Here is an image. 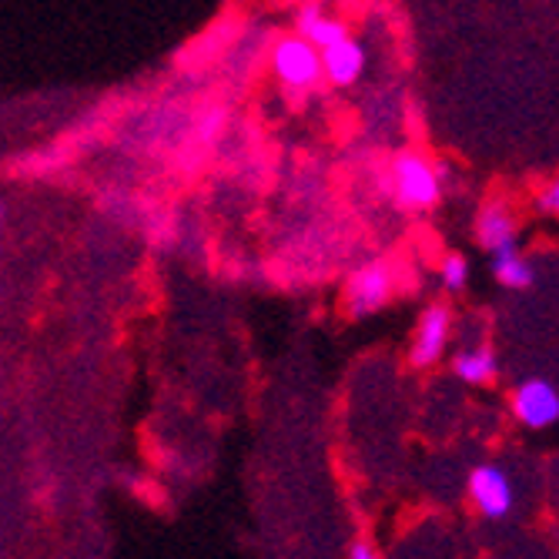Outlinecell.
Segmentation results:
<instances>
[{
  "instance_id": "1",
  "label": "cell",
  "mask_w": 559,
  "mask_h": 559,
  "mask_svg": "<svg viewBox=\"0 0 559 559\" xmlns=\"http://www.w3.org/2000/svg\"><path fill=\"white\" fill-rule=\"evenodd\" d=\"M392 188H395V198L402 209L426 212L442 198L445 185L439 178V168L429 158L416 155V151H402V155L392 162Z\"/></svg>"
},
{
  "instance_id": "2",
  "label": "cell",
  "mask_w": 559,
  "mask_h": 559,
  "mask_svg": "<svg viewBox=\"0 0 559 559\" xmlns=\"http://www.w3.org/2000/svg\"><path fill=\"white\" fill-rule=\"evenodd\" d=\"M272 71L292 91L316 87L322 81V55L316 44H309L298 34H288L278 37L272 47Z\"/></svg>"
},
{
  "instance_id": "3",
  "label": "cell",
  "mask_w": 559,
  "mask_h": 559,
  "mask_svg": "<svg viewBox=\"0 0 559 559\" xmlns=\"http://www.w3.org/2000/svg\"><path fill=\"white\" fill-rule=\"evenodd\" d=\"M452 338V309L449 305H429V309L419 316L416 335H413V348H409V362L416 369H432Z\"/></svg>"
},
{
  "instance_id": "4",
  "label": "cell",
  "mask_w": 559,
  "mask_h": 559,
  "mask_svg": "<svg viewBox=\"0 0 559 559\" xmlns=\"http://www.w3.org/2000/svg\"><path fill=\"white\" fill-rule=\"evenodd\" d=\"M389 298H392V272L382 262L359 269L345 285V309L352 319L376 316Z\"/></svg>"
},
{
  "instance_id": "5",
  "label": "cell",
  "mask_w": 559,
  "mask_h": 559,
  "mask_svg": "<svg viewBox=\"0 0 559 559\" xmlns=\"http://www.w3.org/2000/svg\"><path fill=\"white\" fill-rule=\"evenodd\" d=\"M469 499L486 520H502L513 513V483L499 466H476L469 473Z\"/></svg>"
},
{
  "instance_id": "6",
  "label": "cell",
  "mask_w": 559,
  "mask_h": 559,
  "mask_svg": "<svg viewBox=\"0 0 559 559\" xmlns=\"http://www.w3.org/2000/svg\"><path fill=\"white\" fill-rule=\"evenodd\" d=\"M513 416L526 429H546L559 423V389L546 379H530L513 392Z\"/></svg>"
},
{
  "instance_id": "7",
  "label": "cell",
  "mask_w": 559,
  "mask_h": 559,
  "mask_svg": "<svg viewBox=\"0 0 559 559\" xmlns=\"http://www.w3.org/2000/svg\"><path fill=\"white\" fill-rule=\"evenodd\" d=\"M322 55V78H329L335 87H348L362 78L366 71V47L355 40L352 34L325 50H319Z\"/></svg>"
},
{
  "instance_id": "8",
  "label": "cell",
  "mask_w": 559,
  "mask_h": 559,
  "mask_svg": "<svg viewBox=\"0 0 559 559\" xmlns=\"http://www.w3.org/2000/svg\"><path fill=\"white\" fill-rule=\"evenodd\" d=\"M516 235H520V225H516V215L510 212V205H502V201H489V205H483L479 222H476V238L483 248H489L492 255H499V251L516 248Z\"/></svg>"
},
{
  "instance_id": "9",
  "label": "cell",
  "mask_w": 559,
  "mask_h": 559,
  "mask_svg": "<svg viewBox=\"0 0 559 559\" xmlns=\"http://www.w3.org/2000/svg\"><path fill=\"white\" fill-rule=\"evenodd\" d=\"M295 24H298V37L316 44L319 50H325V47L348 37L345 21H338V17H332L325 11V0H309V4H301L298 14H295Z\"/></svg>"
},
{
  "instance_id": "10",
  "label": "cell",
  "mask_w": 559,
  "mask_h": 559,
  "mask_svg": "<svg viewBox=\"0 0 559 559\" xmlns=\"http://www.w3.org/2000/svg\"><path fill=\"white\" fill-rule=\"evenodd\" d=\"M452 372L466 385H489L496 379V372H499L496 352L489 345H473V348L455 352L452 355Z\"/></svg>"
},
{
  "instance_id": "11",
  "label": "cell",
  "mask_w": 559,
  "mask_h": 559,
  "mask_svg": "<svg viewBox=\"0 0 559 559\" xmlns=\"http://www.w3.org/2000/svg\"><path fill=\"white\" fill-rule=\"evenodd\" d=\"M492 275L499 285L513 288V292H523L533 285V265L520 255V248H510V251H499V255H492Z\"/></svg>"
},
{
  "instance_id": "12",
  "label": "cell",
  "mask_w": 559,
  "mask_h": 559,
  "mask_svg": "<svg viewBox=\"0 0 559 559\" xmlns=\"http://www.w3.org/2000/svg\"><path fill=\"white\" fill-rule=\"evenodd\" d=\"M439 278L449 292H463L469 282V262L463 255H445V262L439 265Z\"/></svg>"
},
{
  "instance_id": "13",
  "label": "cell",
  "mask_w": 559,
  "mask_h": 559,
  "mask_svg": "<svg viewBox=\"0 0 559 559\" xmlns=\"http://www.w3.org/2000/svg\"><path fill=\"white\" fill-rule=\"evenodd\" d=\"M539 212H546V215L559 218V175L543 188V194H539Z\"/></svg>"
},
{
  "instance_id": "14",
  "label": "cell",
  "mask_w": 559,
  "mask_h": 559,
  "mask_svg": "<svg viewBox=\"0 0 559 559\" xmlns=\"http://www.w3.org/2000/svg\"><path fill=\"white\" fill-rule=\"evenodd\" d=\"M348 559H382V556H379L376 546H369V543H352Z\"/></svg>"
},
{
  "instance_id": "15",
  "label": "cell",
  "mask_w": 559,
  "mask_h": 559,
  "mask_svg": "<svg viewBox=\"0 0 559 559\" xmlns=\"http://www.w3.org/2000/svg\"><path fill=\"white\" fill-rule=\"evenodd\" d=\"M0 222H4V215H0Z\"/></svg>"
}]
</instances>
